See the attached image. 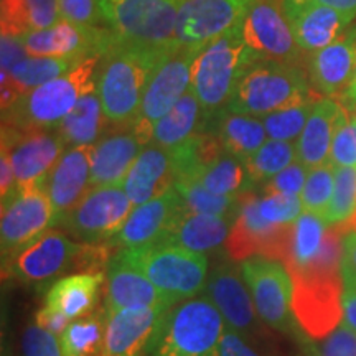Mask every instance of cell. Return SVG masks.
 <instances>
[{"label":"cell","instance_id":"cell-19","mask_svg":"<svg viewBox=\"0 0 356 356\" xmlns=\"http://www.w3.org/2000/svg\"><path fill=\"white\" fill-rule=\"evenodd\" d=\"M172 309L173 307H131L106 315L101 356H147L163 330Z\"/></svg>","mask_w":356,"mask_h":356},{"label":"cell","instance_id":"cell-8","mask_svg":"<svg viewBox=\"0 0 356 356\" xmlns=\"http://www.w3.org/2000/svg\"><path fill=\"white\" fill-rule=\"evenodd\" d=\"M119 252L155 287L177 302L193 299L208 280V259L200 252L165 243Z\"/></svg>","mask_w":356,"mask_h":356},{"label":"cell","instance_id":"cell-43","mask_svg":"<svg viewBox=\"0 0 356 356\" xmlns=\"http://www.w3.org/2000/svg\"><path fill=\"white\" fill-rule=\"evenodd\" d=\"M333 185H335V167L330 162L310 168L304 190L300 193L304 211L322 218L325 221V215L333 197Z\"/></svg>","mask_w":356,"mask_h":356},{"label":"cell","instance_id":"cell-31","mask_svg":"<svg viewBox=\"0 0 356 356\" xmlns=\"http://www.w3.org/2000/svg\"><path fill=\"white\" fill-rule=\"evenodd\" d=\"M338 108L340 99L337 97H320L315 102L304 132L296 142L297 160L309 170L328 162Z\"/></svg>","mask_w":356,"mask_h":356},{"label":"cell","instance_id":"cell-53","mask_svg":"<svg viewBox=\"0 0 356 356\" xmlns=\"http://www.w3.org/2000/svg\"><path fill=\"white\" fill-rule=\"evenodd\" d=\"M341 275L343 286H356V231H348L343 238Z\"/></svg>","mask_w":356,"mask_h":356},{"label":"cell","instance_id":"cell-30","mask_svg":"<svg viewBox=\"0 0 356 356\" xmlns=\"http://www.w3.org/2000/svg\"><path fill=\"white\" fill-rule=\"evenodd\" d=\"M76 63L79 61L71 58L26 56L8 73H2V109L13 104L25 92L63 76Z\"/></svg>","mask_w":356,"mask_h":356},{"label":"cell","instance_id":"cell-59","mask_svg":"<svg viewBox=\"0 0 356 356\" xmlns=\"http://www.w3.org/2000/svg\"><path fill=\"white\" fill-rule=\"evenodd\" d=\"M274 356H279V355H274ZM291 356H310V355H307V353H296V355H291Z\"/></svg>","mask_w":356,"mask_h":356},{"label":"cell","instance_id":"cell-23","mask_svg":"<svg viewBox=\"0 0 356 356\" xmlns=\"http://www.w3.org/2000/svg\"><path fill=\"white\" fill-rule=\"evenodd\" d=\"M114 127V126H113ZM147 144L132 126L114 127L92 145V186H124L129 170Z\"/></svg>","mask_w":356,"mask_h":356},{"label":"cell","instance_id":"cell-46","mask_svg":"<svg viewBox=\"0 0 356 356\" xmlns=\"http://www.w3.org/2000/svg\"><path fill=\"white\" fill-rule=\"evenodd\" d=\"M307 340L300 345L310 356H356V332L345 320L330 335L318 340V345H309Z\"/></svg>","mask_w":356,"mask_h":356},{"label":"cell","instance_id":"cell-35","mask_svg":"<svg viewBox=\"0 0 356 356\" xmlns=\"http://www.w3.org/2000/svg\"><path fill=\"white\" fill-rule=\"evenodd\" d=\"M2 35L24 37L61 20L56 0H2Z\"/></svg>","mask_w":356,"mask_h":356},{"label":"cell","instance_id":"cell-50","mask_svg":"<svg viewBox=\"0 0 356 356\" xmlns=\"http://www.w3.org/2000/svg\"><path fill=\"white\" fill-rule=\"evenodd\" d=\"M220 356H262L256 350V345L249 341L248 338L239 335L238 332L231 330L229 327L225 328L221 338Z\"/></svg>","mask_w":356,"mask_h":356},{"label":"cell","instance_id":"cell-61","mask_svg":"<svg viewBox=\"0 0 356 356\" xmlns=\"http://www.w3.org/2000/svg\"><path fill=\"white\" fill-rule=\"evenodd\" d=\"M2 356H12V355H10V353H8V351H6V350H3V351H2Z\"/></svg>","mask_w":356,"mask_h":356},{"label":"cell","instance_id":"cell-49","mask_svg":"<svg viewBox=\"0 0 356 356\" xmlns=\"http://www.w3.org/2000/svg\"><path fill=\"white\" fill-rule=\"evenodd\" d=\"M307 175H309V168L304 163H300L299 160L291 163L287 168H284L282 172H279L277 175L267 180L264 184L262 191L264 193H280V195H296L300 197L302 190H304Z\"/></svg>","mask_w":356,"mask_h":356},{"label":"cell","instance_id":"cell-7","mask_svg":"<svg viewBox=\"0 0 356 356\" xmlns=\"http://www.w3.org/2000/svg\"><path fill=\"white\" fill-rule=\"evenodd\" d=\"M226 323L207 296L184 300L168 314L147 356H220Z\"/></svg>","mask_w":356,"mask_h":356},{"label":"cell","instance_id":"cell-38","mask_svg":"<svg viewBox=\"0 0 356 356\" xmlns=\"http://www.w3.org/2000/svg\"><path fill=\"white\" fill-rule=\"evenodd\" d=\"M328 225L322 218L310 215V213H302L293 222V234L291 249L284 261L286 269L291 267L304 266L310 259H314L322 249L325 234H327Z\"/></svg>","mask_w":356,"mask_h":356},{"label":"cell","instance_id":"cell-47","mask_svg":"<svg viewBox=\"0 0 356 356\" xmlns=\"http://www.w3.org/2000/svg\"><path fill=\"white\" fill-rule=\"evenodd\" d=\"M56 2L61 20L83 26L108 25L99 0H56Z\"/></svg>","mask_w":356,"mask_h":356},{"label":"cell","instance_id":"cell-36","mask_svg":"<svg viewBox=\"0 0 356 356\" xmlns=\"http://www.w3.org/2000/svg\"><path fill=\"white\" fill-rule=\"evenodd\" d=\"M200 184L220 197H243L254 186L241 159L222 152L198 177Z\"/></svg>","mask_w":356,"mask_h":356},{"label":"cell","instance_id":"cell-29","mask_svg":"<svg viewBox=\"0 0 356 356\" xmlns=\"http://www.w3.org/2000/svg\"><path fill=\"white\" fill-rule=\"evenodd\" d=\"M236 215H202V213L185 210L173 225L165 244L184 248L191 252H200V254L213 251L226 243Z\"/></svg>","mask_w":356,"mask_h":356},{"label":"cell","instance_id":"cell-1","mask_svg":"<svg viewBox=\"0 0 356 356\" xmlns=\"http://www.w3.org/2000/svg\"><path fill=\"white\" fill-rule=\"evenodd\" d=\"M350 225H328L322 249L307 264L291 267L292 310L300 332L323 340L343 322V238Z\"/></svg>","mask_w":356,"mask_h":356},{"label":"cell","instance_id":"cell-28","mask_svg":"<svg viewBox=\"0 0 356 356\" xmlns=\"http://www.w3.org/2000/svg\"><path fill=\"white\" fill-rule=\"evenodd\" d=\"M293 38L302 51L315 53L332 44L350 29L353 20L323 6H307L287 13Z\"/></svg>","mask_w":356,"mask_h":356},{"label":"cell","instance_id":"cell-26","mask_svg":"<svg viewBox=\"0 0 356 356\" xmlns=\"http://www.w3.org/2000/svg\"><path fill=\"white\" fill-rule=\"evenodd\" d=\"M175 185V168L170 150L155 144H147L139 154L124 180L129 200L140 207L160 197Z\"/></svg>","mask_w":356,"mask_h":356},{"label":"cell","instance_id":"cell-51","mask_svg":"<svg viewBox=\"0 0 356 356\" xmlns=\"http://www.w3.org/2000/svg\"><path fill=\"white\" fill-rule=\"evenodd\" d=\"M307 6L330 7L333 10L343 13V15H346L351 20H355L356 17V0H284L286 13L296 12Z\"/></svg>","mask_w":356,"mask_h":356},{"label":"cell","instance_id":"cell-40","mask_svg":"<svg viewBox=\"0 0 356 356\" xmlns=\"http://www.w3.org/2000/svg\"><path fill=\"white\" fill-rule=\"evenodd\" d=\"M297 149L293 142L269 139L257 152L248 159L246 168L252 184H262L296 162Z\"/></svg>","mask_w":356,"mask_h":356},{"label":"cell","instance_id":"cell-54","mask_svg":"<svg viewBox=\"0 0 356 356\" xmlns=\"http://www.w3.org/2000/svg\"><path fill=\"white\" fill-rule=\"evenodd\" d=\"M70 322L71 320L68 317H65L61 312L51 309V307L48 305L42 307V309L37 312V315H35V323H37L38 327H42L43 330L51 332L53 335H61V333L70 327Z\"/></svg>","mask_w":356,"mask_h":356},{"label":"cell","instance_id":"cell-58","mask_svg":"<svg viewBox=\"0 0 356 356\" xmlns=\"http://www.w3.org/2000/svg\"><path fill=\"white\" fill-rule=\"evenodd\" d=\"M350 226L351 228H353L355 231H356V213L353 215V218H351V221H350Z\"/></svg>","mask_w":356,"mask_h":356},{"label":"cell","instance_id":"cell-41","mask_svg":"<svg viewBox=\"0 0 356 356\" xmlns=\"http://www.w3.org/2000/svg\"><path fill=\"white\" fill-rule=\"evenodd\" d=\"M328 162L333 167H356V102L340 99Z\"/></svg>","mask_w":356,"mask_h":356},{"label":"cell","instance_id":"cell-20","mask_svg":"<svg viewBox=\"0 0 356 356\" xmlns=\"http://www.w3.org/2000/svg\"><path fill=\"white\" fill-rule=\"evenodd\" d=\"M115 33L106 26H83L60 20L50 29L35 30L22 37L30 56H58L71 60H86L102 56Z\"/></svg>","mask_w":356,"mask_h":356},{"label":"cell","instance_id":"cell-21","mask_svg":"<svg viewBox=\"0 0 356 356\" xmlns=\"http://www.w3.org/2000/svg\"><path fill=\"white\" fill-rule=\"evenodd\" d=\"M185 210L184 198L173 186L160 197L134 208L126 225L111 243L115 251L142 249L165 243L173 225Z\"/></svg>","mask_w":356,"mask_h":356},{"label":"cell","instance_id":"cell-10","mask_svg":"<svg viewBox=\"0 0 356 356\" xmlns=\"http://www.w3.org/2000/svg\"><path fill=\"white\" fill-rule=\"evenodd\" d=\"M200 51V47L175 43L154 70L142 96L139 114L132 124L145 144H150L152 140L155 124L170 113L173 106L191 88V74Z\"/></svg>","mask_w":356,"mask_h":356},{"label":"cell","instance_id":"cell-13","mask_svg":"<svg viewBox=\"0 0 356 356\" xmlns=\"http://www.w3.org/2000/svg\"><path fill=\"white\" fill-rule=\"evenodd\" d=\"M292 225H274L262 218L259 197L248 191L241 197L238 215L226 239V252L231 259L241 262L254 256H264L284 264L291 249Z\"/></svg>","mask_w":356,"mask_h":356},{"label":"cell","instance_id":"cell-60","mask_svg":"<svg viewBox=\"0 0 356 356\" xmlns=\"http://www.w3.org/2000/svg\"><path fill=\"white\" fill-rule=\"evenodd\" d=\"M345 289H351V291H355L356 292V286H343Z\"/></svg>","mask_w":356,"mask_h":356},{"label":"cell","instance_id":"cell-45","mask_svg":"<svg viewBox=\"0 0 356 356\" xmlns=\"http://www.w3.org/2000/svg\"><path fill=\"white\" fill-rule=\"evenodd\" d=\"M259 211L264 220L274 225H292L304 213V207L296 195L264 193L259 197Z\"/></svg>","mask_w":356,"mask_h":356},{"label":"cell","instance_id":"cell-11","mask_svg":"<svg viewBox=\"0 0 356 356\" xmlns=\"http://www.w3.org/2000/svg\"><path fill=\"white\" fill-rule=\"evenodd\" d=\"M239 269L262 323L282 335L297 338L300 328L293 317V286L286 266L269 257L254 256L241 261Z\"/></svg>","mask_w":356,"mask_h":356},{"label":"cell","instance_id":"cell-25","mask_svg":"<svg viewBox=\"0 0 356 356\" xmlns=\"http://www.w3.org/2000/svg\"><path fill=\"white\" fill-rule=\"evenodd\" d=\"M108 286H106V315L131 309V307H175L177 300L155 287L140 270L115 252L109 262Z\"/></svg>","mask_w":356,"mask_h":356},{"label":"cell","instance_id":"cell-48","mask_svg":"<svg viewBox=\"0 0 356 356\" xmlns=\"http://www.w3.org/2000/svg\"><path fill=\"white\" fill-rule=\"evenodd\" d=\"M22 356H63L61 345L56 335L43 330L37 323L29 325L22 335L20 343Z\"/></svg>","mask_w":356,"mask_h":356},{"label":"cell","instance_id":"cell-15","mask_svg":"<svg viewBox=\"0 0 356 356\" xmlns=\"http://www.w3.org/2000/svg\"><path fill=\"white\" fill-rule=\"evenodd\" d=\"M51 226H56V218L44 185L17 190L10 198L2 202V262L33 243Z\"/></svg>","mask_w":356,"mask_h":356},{"label":"cell","instance_id":"cell-2","mask_svg":"<svg viewBox=\"0 0 356 356\" xmlns=\"http://www.w3.org/2000/svg\"><path fill=\"white\" fill-rule=\"evenodd\" d=\"M170 48L142 47L124 42L115 35L111 47L102 53L96 79L97 96L111 126L136 122L147 84Z\"/></svg>","mask_w":356,"mask_h":356},{"label":"cell","instance_id":"cell-12","mask_svg":"<svg viewBox=\"0 0 356 356\" xmlns=\"http://www.w3.org/2000/svg\"><path fill=\"white\" fill-rule=\"evenodd\" d=\"M134 208L124 186H92L58 226L83 244L109 243Z\"/></svg>","mask_w":356,"mask_h":356},{"label":"cell","instance_id":"cell-32","mask_svg":"<svg viewBox=\"0 0 356 356\" xmlns=\"http://www.w3.org/2000/svg\"><path fill=\"white\" fill-rule=\"evenodd\" d=\"M215 132L222 149L246 162L267 142V132L261 118L225 111L213 119Z\"/></svg>","mask_w":356,"mask_h":356},{"label":"cell","instance_id":"cell-24","mask_svg":"<svg viewBox=\"0 0 356 356\" xmlns=\"http://www.w3.org/2000/svg\"><path fill=\"white\" fill-rule=\"evenodd\" d=\"M91 154L92 145L66 147L44 181L56 226L91 190Z\"/></svg>","mask_w":356,"mask_h":356},{"label":"cell","instance_id":"cell-55","mask_svg":"<svg viewBox=\"0 0 356 356\" xmlns=\"http://www.w3.org/2000/svg\"><path fill=\"white\" fill-rule=\"evenodd\" d=\"M17 191V178L13 172L10 157L6 150L2 149V157H0V195H2V202L10 198Z\"/></svg>","mask_w":356,"mask_h":356},{"label":"cell","instance_id":"cell-34","mask_svg":"<svg viewBox=\"0 0 356 356\" xmlns=\"http://www.w3.org/2000/svg\"><path fill=\"white\" fill-rule=\"evenodd\" d=\"M202 114L203 111L198 97L195 96L191 89H188L185 96L173 106L170 113L163 115L155 124L150 144L163 147L167 150L181 145L190 137H193L195 134L202 132V129H200Z\"/></svg>","mask_w":356,"mask_h":356},{"label":"cell","instance_id":"cell-39","mask_svg":"<svg viewBox=\"0 0 356 356\" xmlns=\"http://www.w3.org/2000/svg\"><path fill=\"white\" fill-rule=\"evenodd\" d=\"M175 188L181 195L186 210L202 215L233 216L238 213L241 197H220L204 188L197 178H184L175 181Z\"/></svg>","mask_w":356,"mask_h":356},{"label":"cell","instance_id":"cell-27","mask_svg":"<svg viewBox=\"0 0 356 356\" xmlns=\"http://www.w3.org/2000/svg\"><path fill=\"white\" fill-rule=\"evenodd\" d=\"M102 284L104 270H83L63 275L48 289L44 305L61 312L70 320L83 318L95 312Z\"/></svg>","mask_w":356,"mask_h":356},{"label":"cell","instance_id":"cell-42","mask_svg":"<svg viewBox=\"0 0 356 356\" xmlns=\"http://www.w3.org/2000/svg\"><path fill=\"white\" fill-rule=\"evenodd\" d=\"M320 95L310 97V99L302 101L299 104H293L291 108L274 111V113L262 115V124H264L267 137L274 140L293 142L299 140L300 134L304 132L305 124L309 121L312 111H314L315 102L320 99Z\"/></svg>","mask_w":356,"mask_h":356},{"label":"cell","instance_id":"cell-56","mask_svg":"<svg viewBox=\"0 0 356 356\" xmlns=\"http://www.w3.org/2000/svg\"><path fill=\"white\" fill-rule=\"evenodd\" d=\"M343 320L356 332V292L343 287Z\"/></svg>","mask_w":356,"mask_h":356},{"label":"cell","instance_id":"cell-6","mask_svg":"<svg viewBox=\"0 0 356 356\" xmlns=\"http://www.w3.org/2000/svg\"><path fill=\"white\" fill-rule=\"evenodd\" d=\"M317 95L304 65L254 60L239 78L226 111L262 118Z\"/></svg>","mask_w":356,"mask_h":356},{"label":"cell","instance_id":"cell-16","mask_svg":"<svg viewBox=\"0 0 356 356\" xmlns=\"http://www.w3.org/2000/svg\"><path fill=\"white\" fill-rule=\"evenodd\" d=\"M2 149L10 157L17 190H25L44 185L66 144L56 127L33 131L2 127Z\"/></svg>","mask_w":356,"mask_h":356},{"label":"cell","instance_id":"cell-57","mask_svg":"<svg viewBox=\"0 0 356 356\" xmlns=\"http://www.w3.org/2000/svg\"><path fill=\"white\" fill-rule=\"evenodd\" d=\"M343 97H346V99H350V101L356 102V71H355L353 81H351L350 88L346 89V92H345V96H343Z\"/></svg>","mask_w":356,"mask_h":356},{"label":"cell","instance_id":"cell-22","mask_svg":"<svg viewBox=\"0 0 356 356\" xmlns=\"http://www.w3.org/2000/svg\"><path fill=\"white\" fill-rule=\"evenodd\" d=\"M312 89L325 97L345 96L356 71V25L322 50L307 56Z\"/></svg>","mask_w":356,"mask_h":356},{"label":"cell","instance_id":"cell-17","mask_svg":"<svg viewBox=\"0 0 356 356\" xmlns=\"http://www.w3.org/2000/svg\"><path fill=\"white\" fill-rule=\"evenodd\" d=\"M243 33L257 60L302 65L307 55L293 38L284 0H256L243 20Z\"/></svg>","mask_w":356,"mask_h":356},{"label":"cell","instance_id":"cell-3","mask_svg":"<svg viewBox=\"0 0 356 356\" xmlns=\"http://www.w3.org/2000/svg\"><path fill=\"white\" fill-rule=\"evenodd\" d=\"M113 251L115 248L111 241L83 244L71 241L61 231H47L3 262V275L22 284H38L70 270H102L114 257Z\"/></svg>","mask_w":356,"mask_h":356},{"label":"cell","instance_id":"cell-9","mask_svg":"<svg viewBox=\"0 0 356 356\" xmlns=\"http://www.w3.org/2000/svg\"><path fill=\"white\" fill-rule=\"evenodd\" d=\"M109 29L124 42L165 50L175 44L181 0H99Z\"/></svg>","mask_w":356,"mask_h":356},{"label":"cell","instance_id":"cell-37","mask_svg":"<svg viewBox=\"0 0 356 356\" xmlns=\"http://www.w3.org/2000/svg\"><path fill=\"white\" fill-rule=\"evenodd\" d=\"M104 335V310L92 312L86 317L73 320V323L61 333V353L63 356H101Z\"/></svg>","mask_w":356,"mask_h":356},{"label":"cell","instance_id":"cell-44","mask_svg":"<svg viewBox=\"0 0 356 356\" xmlns=\"http://www.w3.org/2000/svg\"><path fill=\"white\" fill-rule=\"evenodd\" d=\"M356 213V167H335V185L325 222L350 225Z\"/></svg>","mask_w":356,"mask_h":356},{"label":"cell","instance_id":"cell-18","mask_svg":"<svg viewBox=\"0 0 356 356\" xmlns=\"http://www.w3.org/2000/svg\"><path fill=\"white\" fill-rule=\"evenodd\" d=\"M256 0H185L178 8L175 42L203 48L241 24Z\"/></svg>","mask_w":356,"mask_h":356},{"label":"cell","instance_id":"cell-14","mask_svg":"<svg viewBox=\"0 0 356 356\" xmlns=\"http://www.w3.org/2000/svg\"><path fill=\"white\" fill-rule=\"evenodd\" d=\"M243 279L239 267L231 262H221L213 267L208 275L207 297L220 310L226 327L248 338L256 346L264 345L269 332L262 320L257 318L259 315L254 300Z\"/></svg>","mask_w":356,"mask_h":356},{"label":"cell","instance_id":"cell-33","mask_svg":"<svg viewBox=\"0 0 356 356\" xmlns=\"http://www.w3.org/2000/svg\"><path fill=\"white\" fill-rule=\"evenodd\" d=\"M106 126H111L102 109L96 89L84 95L74 109L58 126L66 147L95 145L106 134Z\"/></svg>","mask_w":356,"mask_h":356},{"label":"cell","instance_id":"cell-52","mask_svg":"<svg viewBox=\"0 0 356 356\" xmlns=\"http://www.w3.org/2000/svg\"><path fill=\"white\" fill-rule=\"evenodd\" d=\"M0 47H2V53H0L2 55V73H8L19 61L30 56L24 42H22V37L2 35Z\"/></svg>","mask_w":356,"mask_h":356},{"label":"cell","instance_id":"cell-4","mask_svg":"<svg viewBox=\"0 0 356 356\" xmlns=\"http://www.w3.org/2000/svg\"><path fill=\"white\" fill-rule=\"evenodd\" d=\"M99 60L101 56L86 58L63 76L22 95L13 104L2 109V127L33 131L60 126L78 101L96 89Z\"/></svg>","mask_w":356,"mask_h":356},{"label":"cell","instance_id":"cell-5","mask_svg":"<svg viewBox=\"0 0 356 356\" xmlns=\"http://www.w3.org/2000/svg\"><path fill=\"white\" fill-rule=\"evenodd\" d=\"M257 60L244 38L243 22L204 44L191 74V91L198 97L203 118L216 119L228 109L239 78Z\"/></svg>","mask_w":356,"mask_h":356}]
</instances>
